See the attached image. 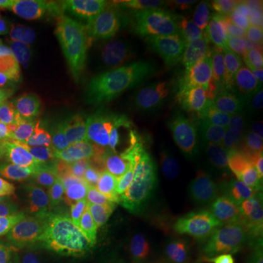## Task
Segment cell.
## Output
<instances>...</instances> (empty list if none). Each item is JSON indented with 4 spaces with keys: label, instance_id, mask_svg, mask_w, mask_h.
Masks as SVG:
<instances>
[{
    "label": "cell",
    "instance_id": "cell-20",
    "mask_svg": "<svg viewBox=\"0 0 263 263\" xmlns=\"http://www.w3.org/2000/svg\"><path fill=\"white\" fill-rule=\"evenodd\" d=\"M31 0H0V18H21Z\"/></svg>",
    "mask_w": 263,
    "mask_h": 263
},
{
    "label": "cell",
    "instance_id": "cell-1",
    "mask_svg": "<svg viewBox=\"0 0 263 263\" xmlns=\"http://www.w3.org/2000/svg\"><path fill=\"white\" fill-rule=\"evenodd\" d=\"M110 69L142 146L157 164L168 139L174 100L181 86L168 51L130 31L114 35Z\"/></svg>",
    "mask_w": 263,
    "mask_h": 263
},
{
    "label": "cell",
    "instance_id": "cell-14",
    "mask_svg": "<svg viewBox=\"0 0 263 263\" xmlns=\"http://www.w3.org/2000/svg\"><path fill=\"white\" fill-rule=\"evenodd\" d=\"M70 247L67 238L43 237L27 263H67Z\"/></svg>",
    "mask_w": 263,
    "mask_h": 263
},
{
    "label": "cell",
    "instance_id": "cell-8",
    "mask_svg": "<svg viewBox=\"0 0 263 263\" xmlns=\"http://www.w3.org/2000/svg\"><path fill=\"white\" fill-rule=\"evenodd\" d=\"M238 227L199 218L173 238V263H222Z\"/></svg>",
    "mask_w": 263,
    "mask_h": 263
},
{
    "label": "cell",
    "instance_id": "cell-21",
    "mask_svg": "<svg viewBox=\"0 0 263 263\" xmlns=\"http://www.w3.org/2000/svg\"><path fill=\"white\" fill-rule=\"evenodd\" d=\"M237 15L246 16V18H256L263 21V0L256 2H238V3H230Z\"/></svg>",
    "mask_w": 263,
    "mask_h": 263
},
{
    "label": "cell",
    "instance_id": "cell-22",
    "mask_svg": "<svg viewBox=\"0 0 263 263\" xmlns=\"http://www.w3.org/2000/svg\"><path fill=\"white\" fill-rule=\"evenodd\" d=\"M12 110H25L21 97L6 88H0V113H6Z\"/></svg>",
    "mask_w": 263,
    "mask_h": 263
},
{
    "label": "cell",
    "instance_id": "cell-18",
    "mask_svg": "<svg viewBox=\"0 0 263 263\" xmlns=\"http://www.w3.org/2000/svg\"><path fill=\"white\" fill-rule=\"evenodd\" d=\"M31 164L18 155L13 151L5 146H0V176H19V173L27 171Z\"/></svg>",
    "mask_w": 263,
    "mask_h": 263
},
{
    "label": "cell",
    "instance_id": "cell-10",
    "mask_svg": "<svg viewBox=\"0 0 263 263\" xmlns=\"http://www.w3.org/2000/svg\"><path fill=\"white\" fill-rule=\"evenodd\" d=\"M19 97L35 124L46 129L57 124L65 110L60 91L40 82H19Z\"/></svg>",
    "mask_w": 263,
    "mask_h": 263
},
{
    "label": "cell",
    "instance_id": "cell-4",
    "mask_svg": "<svg viewBox=\"0 0 263 263\" xmlns=\"http://www.w3.org/2000/svg\"><path fill=\"white\" fill-rule=\"evenodd\" d=\"M202 127L218 141L246 132L263 119V89L246 81H224L200 98Z\"/></svg>",
    "mask_w": 263,
    "mask_h": 263
},
{
    "label": "cell",
    "instance_id": "cell-3",
    "mask_svg": "<svg viewBox=\"0 0 263 263\" xmlns=\"http://www.w3.org/2000/svg\"><path fill=\"white\" fill-rule=\"evenodd\" d=\"M250 37L230 3L215 5L205 22L170 53L183 79H215L227 73L249 46Z\"/></svg>",
    "mask_w": 263,
    "mask_h": 263
},
{
    "label": "cell",
    "instance_id": "cell-25",
    "mask_svg": "<svg viewBox=\"0 0 263 263\" xmlns=\"http://www.w3.org/2000/svg\"><path fill=\"white\" fill-rule=\"evenodd\" d=\"M0 88H5V82L2 79H0Z\"/></svg>",
    "mask_w": 263,
    "mask_h": 263
},
{
    "label": "cell",
    "instance_id": "cell-16",
    "mask_svg": "<svg viewBox=\"0 0 263 263\" xmlns=\"http://www.w3.org/2000/svg\"><path fill=\"white\" fill-rule=\"evenodd\" d=\"M28 180L24 176H0V211L27 189Z\"/></svg>",
    "mask_w": 263,
    "mask_h": 263
},
{
    "label": "cell",
    "instance_id": "cell-24",
    "mask_svg": "<svg viewBox=\"0 0 263 263\" xmlns=\"http://www.w3.org/2000/svg\"><path fill=\"white\" fill-rule=\"evenodd\" d=\"M104 263H127L124 256V247L122 245L116 246L110 252H107L104 256Z\"/></svg>",
    "mask_w": 263,
    "mask_h": 263
},
{
    "label": "cell",
    "instance_id": "cell-15",
    "mask_svg": "<svg viewBox=\"0 0 263 263\" xmlns=\"http://www.w3.org/2000/svg\"><path fill=\"white\" fill-rule=\"evenodd\" d=\"M70 76H72V67L69 65V62L65 57L54 54L40 84L47 85L54 89H60L70 81Z\"/></svg>",
    "mask_w": 263,
    "mask_h": 263
},
{
    "label": "cell",
    "instance_id": "cell-2",
    "mask_svg": "<svg viewBox=\"0 0 263 263\" xmlns=\"http://www.w3.org/2000/svg\"><path fill=\"white\" fill-rule=\"evenodd\" d=\"M263 177V126L205 145L180 161L170 184L173 205H218Z\"/></svg>",
    "mask_w": 263,
    "mask_h": 263
},
{
    "label": "cell",
    "instance_id": "cell-23",
    "mask_svg": "<svg viewBox=\"0 0 263 263\" xmlns=\"http://www.w3.org/2000/svg\"><path fill=\"white\" fill-rule=\"evenodd\" d=\"M67 263H95L94 260H91L88 257V254L85 253L84 249H82V245L81 241H75L72 243V247H70V253H69V257H67Z\"/></svg>",
    "mask_w": 263,
    "mask_h": 263
},
{
    "label": "cell",
    "instance_id": "cell-7",
    "mask_svg": "<svg viewBox=\"0 0 263 263\" xmlns=\"http://www.w3.org/2000/svg\"><path fill=\"white\" fill-rule=\"evenodd\" d=\"M24 205L40 233L48 238H67L82 224V200L65 186L44 189Z\"/></svg>",
    "mask_w": 263,
    "mask_h": 263
},
{
    "label": "cell",
    "instance_id": "cell-6",
    "mask_svg": "<svg viewBox=\"0 0 263 263\" xmlns=\"http://www.w3.org/2000/svg\"><path fill=\"white\" fill-rule=\"evenodd\" d=\"M97 3L84 0H31L21 19L51 40L81 37L95 24Z\"/></svg>",
    "mask_w": 263,
    "mask_h": 263
},
{
    "label": "cell",
    "instance_id": "cell-9",
    "mask_svg": "<svg viewBox=\"0 0 263 263\" xmlns=\"http://www.w3.org/2000/svg\"><path fill=\"white\" fill-rule=\"evenodd\" d=\"M0 146L13 151L19 158L31 165L41 161V135L27 110L0 113Z\"/></svg>",
    "mask_w": 263,
    "mask_h": 263
},
{
    "label": "cell",
    "instance_id": "cell-11",
    "mask_svg": "<svg viewBox=\"0 0 263 263\" xmlns=\"http://www.w3.org/2000/svg\"><path fill=\"white\" fill-rule=\"evenodd\" d=\"M44 235L32 222L24 203L12 202L0 211V243L12 249L34 250Z\"/></svg>",
    "mask_w": 263,
    "mask_h": 263
},
{
    "label": "cell",
    "instance_id": "cell-5",
    "mask_svg": "<svg viewBox=\"0 0 263 263\" xmlns=\"http://www.w3.org/2000/svg\"><path fill=\"white\" fill-rule=\"evenodd\" d=\"M215 3L208 0H136L124 2L127 21L171 38L176 44L196 31L212 12Z\"/></svg>",
    "mask_w": 263,
    "mask_h": 263
},
{
    "label": "cell",
    "instance_id": "cell-19",
    "mask_svg": "<svg viewBox=\"0 0 263 263\" xmlns=\"http://www.w3.org/2000/svg\"><path fill=\"white\" fill-rule=\"evenodd\" d=\"M32 252L31 249H12L0 243V263H27Z\"/></svg>",
    "mask_w": 263,
    "mask_h": 263
},
{
    "label": "cell",
    "instance_id": "cell-13",
    "mask_svg": "<svg viewBox=\"0 0 263 263\" xmlns=\"http://www.w3.org/2000/svg\"><path fill=\"white\" fill-rule=\"evenodd\" d=\"M53 56H54V53L44 50V48L24 50L18 65L19 75L22 78V82H40L48 69Z\"/></svg>",
    "mask_w": 263,
    "mask_h": 263
},
{
    "label": "cell",
    "instance_id": "cell-12",
    "mask_svg": "<svg viewBox=\"0 0 263 263\" xmlns=\"http://www.w3.org/2000/svg\"><path fill=\"white\" fill-rule=\"evenodd\" d=\"M123 247L127 263H173V238L162 228H149Z\"/></svg>",
    "mask_w": 263,
    "mask_h": 263
},
{
    "label": "cell",
    "instance_id": "cell-17",
    "mask_svg": "<svg viewBox=\"0 0 263 263\" xmlns=\"http://www.w3.org/2000/svg\"><path fill=\"white\" fill-rule=\"evenodd\" d=\"M21 57L22 51L18 44L6 34L0 32V69L10 70L18 67Z\"/></svg>",
    "mask_w": 263,
    "mask_h": 263
}]
</instances>
